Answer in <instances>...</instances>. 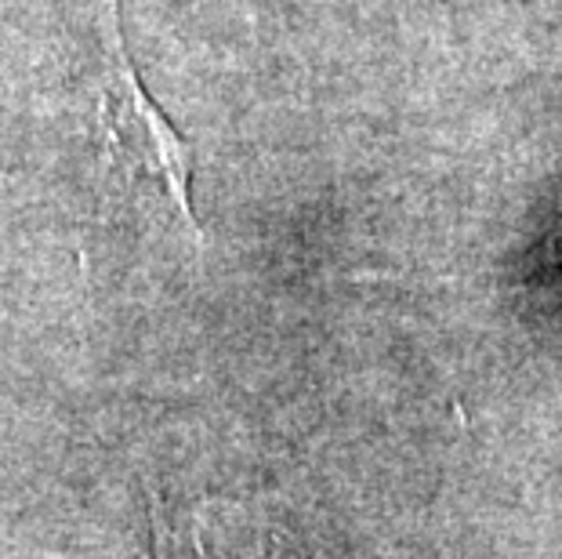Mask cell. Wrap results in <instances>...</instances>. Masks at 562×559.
Masks as SVG:
<instances>
[{"instance_id":"6da1fadb","label":"cell","mask_w":562,"mask_h":559,"mask_svg":"<svg viewBox=\"0 0 562 559\" xmlns=\"http://www.w3.org/2000/svg\"><path fill=\"white\" fill-rule=\"evenodd\" d=\"M99 135L105 157L131 186H146L157 193L171 215L196 236L193 219V153L175 124L160 113L131 66L127 44L121 37L116 0L102 15V77H99Z\"/></svg>"}]
</instances>
